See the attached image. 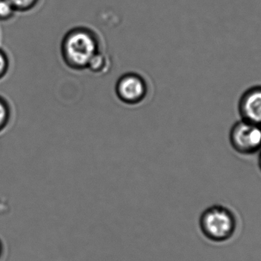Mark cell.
<instances>
[{
    "label": "cell",
    "instance_id": "cell-4",
    "mask_svg": "<svg viewBox=\"0 0 261 261\" xmlns=\"http://www.w3.org/2000/svg\"><path fill=\"white\" fill-rule=\"evenodd\" d=\"M116 96L122 103L137 106L142 103L148 93L147 81L141 75L134 72L124 73L116 81Z\"/></svg>",
    "mask_w": 261,
    "mask_h": 261
},
{
    "label": "cell",
    "instance_id": "cell-2",
    "mask_svg": "<svg viewBox=\"0 0 261 261\" xmlns=\"http://www.w3.org/2000/svg\"><path fill=\"white\" fill-rule=\"evenodd\" d=\"M199 228L203 236L210 240L225 242L236 231V218L228 208L219 205H213L201 215Z\"/></svg>",
    "mask_w": 261,
    "mask_h": 261
},
{
    "label": "cell",
    "instance_id": "cell-1",
    "mask_svg": "<svg viewBox=\"0 0 261 261\" xmlns=\"http://www.w3.org/2000/svg\"><path fill=\"white\" fill-rule=\"evenodd\" d=\"M100 51L97 35L86 27L75 28L69 31L61 42L63 61L67 67L75 71L87 70L90 61Z\"/></svg>",
    "mask_w": 261,
    "mask_h": 261
},
{
    "label": "cell",
    "instance_id": "cell-10",
    "mask_svg": "<svg viewBox=\"0 0 261 261\" xmlns=\"http://www.w3.org/2000/svg\"><path fill=\"white\" fill-rule=\"evenodd\" d=\"M9 69V58L7 54L0 48V81L6 76Z\"/></svg>",
    "mask_w": 261,
    "mask_h": 261
},
{
    "label": "cell",
    "instance_id": "cell-6",
    "mask_svg": "<svg viewBox=\"0 0 261 261\" xmlns=\"http://www.w3.org/2000/svg\"><path fill=\"white\" fill-rule=\"evenodd\" d=\"M110 64L111 63L110 58L103 52L100 51L92 59L87 70H90L94 74H104L108 71Z\"/></svg>",
    "mask_w": 261,
    "mask_h": 261
},
{
    "label": "cell",
    "instance_id": "cell-7",
    "mask_svg": "<svg viewBox=\"0 0 261 261\" xmlns=\"http://www.w3.org/2000/svg\"><path fill=\"white\" fill-rule=\"evenodd\" d=\"M11 115L12 113L9 102L0 96V133L9 125Z\"/></svg>",
    "mask_w": 261,
    "mask_h": 261
},
{
    "label": "cell",
    "instance_id": "cell-5",
    "mask_svg": "<svg viewBox=\"0 0 261 261\" xmlns=\"http://www.w3.org/2000/svg\"><path fill=\"white\" fill-rule=\"evenodd\" d=\"M241 119L261 125V84L247 89L238 104Z\"/></svg>",
    "mask_w": 261,
    "mask_h": 261
},
{
    "label": "cell",
    "instance_id": "cell-11",
    "mask_svg": "<svg viewBox=\"0 0 261 261\" xmlns=\"http://www.w3.org/2000/svg\"><path fill=\"white\" fill-rule=\"evenodd\" d=\"M3 253H4V245H3V242H2L1 239H0V260H1L2 257H3Z\"/></svg>",
    "mask_w": 261,
    "mask_h": 261
},
{
    "label": "cell",
    "instance_id": "cell-9",
    "mask_svg": "<svg viewBox=\"0 0 261 261\" xmlns=\"http://www.w3.org/2000/svg\"><path fill=\"white\" fill-rule=\"evenodd\" d=\"M16 12L7 0H0V21L12 19Z\"/></svg>",
    "mask_w": 261,
    "mask_h": 261
},
{
    "label": "cell",
    "instance_id": "cell-8",
    "mask_svg": "<svg viewBox=\"0 0 261 261\" xmlns=\"http://www.w3.org/2000/svg\"><path fill=\"white\" fill-rule=\"evenodd\" d=\"M16 12H25L36 7L40 0H7Z\"/></svg>",
    "mask_w": 261,
    "mask_h": 261
},
{
    "label": "cell",
    "instance_id": "cell-3",
    "mask_svg": "<svg viewBox=\"0 0 261 261\" xmlns=\"http://www.w3.org/2000/svg\"><path fill=\"white\" fill-rule=\"evenodd\" d=\"M228 138L233 150L239 154L251 156L260 153L261 125L241 119L231 127Z\"/></svg>",
    "mask_w": 261,
    "mask_h": 261
},
{
    "label": "cell",
    "instance_id": "cell-12",
    "mask_svg": "<svg viewBox=\"0 0 261 261\" xmlns=\"http://www.w3.org/2000/svg\"><path fill=\"white\" fill-rule=\"evenodd\" d=\"M257 164H258L259 170L261 172V150L260 153H259L258 162H257Z\"/></svg>",
    "mask_w": 261,
    "mask_h": 261
}]
</instances>
